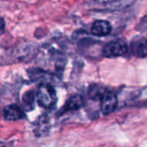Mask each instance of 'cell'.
Wrapping results in <instances>:
<instances>
[{
    "instance_id": "cell-2",
    "label": "cell",
    "mask_w": 147,
    "mask_h": 147,
    "mask_svg": "<svg viewBox=\"0 0 147 147\" xmlns=\"http://www.w3.org/2000/svg\"><path fill=\"white\" fill-rule=\"evenodd\" d=\"M36 100L38 104L46 109H52L57 102L56 91L51 84L42 83L37 90Z\"/></svg>"
},
{
    "instance_id": "cell-11",
    "label": "cell",
    "mask_w": 147,
    "mask_h": 147,
    "mask_svg": "<svg viewBox=\"0 0 147 147\" xmlns=\"http://www.w3.org/2000/svg\"><path fill=\"white\" fill-rule=\"evenodd\" d=\"M137 55L141 58H147V39L140 42L138 46Z\"/></svg>"
},
{
    "instance_id": "cell-4",
    "label": "cell",
    "mask_w": 147,
    "mask_h": 147,
    "mask_svg": "<svg viewBox=\"0 0 147 147\" xmlns=\"http://www.w3.org/2000/svg\"><path fill=\"white\" fill-rule=\"evenodd\" d=\"M100 102H101V111L104 115H109L112 114L116 109L118 105V99L115 93L107 90L102 96Z\"/></svg>"
},
{
    "instance_id": "cell-9",
    "label": "cell",
    "mask_w": 147,
    "mask_h": 147,
    "mask_svg": "<svg viewBox=\"0 0 147 147\" xmlns=\"http://www.w3.org/2000/svg\"><path fill=\"white\" fill-rule=\"evenodd\" d=\"M34 94L33 91H28L22 96V104L24 106V109L28 111L32 110L34 109Z\"/></svg>"
},
{
    "instance_id": "cell-3",
    "label": "cell",
    "mask_w": 147,
    "mask_h": 147,
    "mask_svg": "<svg viewBox=\"0 0 147 147\" xmlns=\"http://www.w3.org/2000/svg\"><path fill=\"white\" fill-rule=\"evenodd\" d=\"M128 47L123 40H114L105 45L102 53L107 58L121 57L127 53Z\"/></svg>"
},
{
    "instance_id": "cell-1",
    "label": "cell",
    "mask_w": 147,
    "mask_h": 147,
    "mask_svg": "<svg viewBox=\"0 0 147 147\" xmlns=\"http://www.w3.org/2000/svg\"><path fill=\"white\" fill-rule=\"evenodd\" d=\"M136 0H89L86 7L95 11H117L130 7Z\"/></svg>"
},
{
    "instance_id": "cell-10",
    "label": "cell",
    "mask_w": 147,
    "mask_h": 147,
    "mask_svg": "<svg viewBox=\"0 0 147 147\" xmlns=\"http://www.w3.org/2000/svg\"><path fill=\"white\" fill-rule=\"evenodd\" d=\"M134 105L141 106V107H147V87L141 90L137 96L133 99Z\"/></svg>"
},
{
    "instance_id": "cell-5",
    "label": "cell",
    "mask_w": 147,
    "mask_h": 147,
    "mask_svg": "<svg viewBox=\"0 0 147 147\" xmlns=\"http://www.w3.org/2000/svg\"><path fill=\"white\" fill-rule=\"evenodd\" d=\"M3 115L5 121H18L25 117L23 109L16 104L6 106L3 110Z\"/></svg>"
},
{
    "instance_id": "cell-7",
    "label": "cell",
    "mask_w": 147,
    "mask_h": 147,
    "mask_svg": "<svg viewBox=\"0 0 147 147\" xmlns=\"http://www.w3.org/2000/svg\"><path fill=\"white\" fill-rule=\"evenodd\" d=\"M91 34L96 36H106L112 31L111 24L103 20H97L94 22L91 26Z\"/></svg>"
},
{
    "instance_id": "cell-8",
    "label": "cell",
    "mask_w": 147,
    "mask_h": 147,
    "mask_svg": "<svg viewBox=\"0 0 147 147\" xmlns=\"http://www.w3.org/2000/svg\"><path fill=\"white\" fill-rule=\"evenodd\" d=\"M84 104V98L80 95H74L71 96L64 105L63 109L60 110V113H65L69 111H75L80 109Z\"/></svg>"
},
{
    "instance_id": "cell-12",
    "label": "cell",
    "mask_w": 147,
    "mask_h": 147,
    "mask_svg": "<svg viewBox=\"0 0 147 147\" xmlns=\"http://www.w3.org/2000/svg\"><path fill=\"white\" fill-rule=\"evenodd\" d=\"M3 28H4V22L3 20H2V33L3 32Z\"/></svg>"
},
{
    "instance_id": "cell-6",
    "label": "cell",
    "mask_w": 147,
    "mask_h": 147,
    "mask_svg": "<svg viewBox=\"0 0 147 147\" xmlns=\"http://www.w3.org/2000/svg\"><path fill=\"white\" fill-rule=\"evenodd\" d=\"M50 131V121L47 115H43L40 116L35 124L34 128V134L37 137H43L49 134Z\"/></svg>"
}]
</instances>
